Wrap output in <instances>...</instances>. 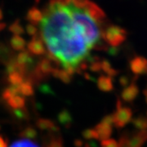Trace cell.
Masks as SVG:
<instances>
[{
	"mask_svg": "<svg viewBox=\"0 0 147 147\" xmlns=\"http://www.w3.org/2000/svg\"><path fill=\"white\" fill-rule=\"evenodd\" d=\"M38 21L50 59L72 75L112 27L105 28L103 11L90 0H52Z\"/></svg>",
	"mask_w": 147,
	"mask_h": 147,
	"instance_id": "1",
	"label": "cell"
},
{
	"mask_svg": "<svg viewBox=\"0 0 147 147\" xmlns=\"http://www.w3.org/2000/svg\"><path fill=\"white\" fill-rule=\"evenodd\" d=\"M147 141V130H142L129 138L130 147H142Z\"/></svg>",
	"mask_w": 147,
	"mask_h": 147,
	"instance_id": "6",
	"label": "cell"
},
{
	"mask_svg": "<svg viewBox=\"0 0 147 147\" xmlns=\"http://www.w3.org/2000/svg\"><path fill=\"white\" fill-rule=\"evenodd\" d=\"M132 124L134 127L139 129L140 131L142 130H147V118L144 116H139L137 117L132 120Z\"/></svg>",
	"mask_w": 147,
	"mask_h": 147,
	"instance_id": "11",
	"label": "cell"
},
{
	"mask_svg": "<svg viewBox=\"0 0 147 147\" xmlns=\"http://www.w3.org/2000/svg\"><path fill=\"white\" fill-rule=\"evenodd\" d=\"M130 68L136 75L147 74V60L143 57H136L131 61Z\"/></svg>",
	"mask_w": 147,
	"mask_h": 147,
	"instance_id": "3",
	"label": "cell"
},
{
	"mask_svg": "<svg viewBox=\"0 0 147 147\" xmlns=\"http://www.w3.org/2000/svg\"><path fill=\"white\" fill-rule=\"evenodd\" d=\"M11 147H38V146L29 139H23L15 142Z\"/></svg>",
	"mask_w": 147,
	"mask_h": 147,
	"instance_id": "15",
	"label": "cell"
},
{
	"mask_svg": "<svg viewBox=\"0 0 147 147\" xmlns=\"http://www.w3.org/2000/svg\"><path fill=\"white\" fill-rule=\"evenodd\" d=\"M60 120L61 121L62 123H69V122H70V115H69V113L67 111H63L62 114L60 115Z\"/></svg>",
	"mask_w": 147,
	"mask_h": 147,
	"instance_id": "22",
	"label": "cell"
},
{
	"mask_svg": "<svg viewBox=\"0 0 147 147\" xmlns=\"http://www.w3.org/2000/svg\"><path fill=\"white\" fill-rule=\"evenodd\" d=\"M119 81H120V84L122 86H123V87H125L126 88L127 85L129 83V80H128V78L127 77V76H122L120 79H119Z\"/></svg>",
	"mask_w": 147,
	"mask_h": 147,
	"instance_id": "24",
	"label": "cell"
},
{
	"mask_svg": "<svg viewBox=\"0 0 147 147\" xmlns=\"http://www.w3.org/2000/svg\"><path fill=\"white\" fill-rule=\"evenodd\" d=\"M132 117V110L129 107L123 106L119 100H118L116 111L113 114L114 125L117 128H121L128 123Z\"/></svg>",
	"mask_w": 147,
	"mask_h": 147,
	"instance_id": "2",
	"label": "cell"
},
{
	"mask_svg": "<svg viewBox=\"0 0 147 147\" xmlns=\"http://www.w3.org/2000/svg\"><path fill=\"white\" fill-rule=\"evenodd\" d=\"M11 46L14 47L16 50H21L22 48H24L25 42H24V40L20 37H14L11 39Z\"/></svg>",
	"mask_w": 147,
	"mask_h": 147,
	"instance_id": "18",
	"label": "cell"
},
{
	"mask_svg": "<svg viewBox=\"0 0 147 147\" xmlns=\"http://www.w3.org/2000/svg\"><path fill=\"white\" fill-rule=\"evenodd\" d=\"M7 103L10 105V107L13 109H21L23 108L25 105V99L23 97V96L21 95H15L9 97L7 100H6Z\"/></svg>",
	"mask_w": 147,
	"mask_h": 147,
	"instance_id": "9",
	"label": "cell"
},
{
	"mask_svg": "<svg viewBox=\"0 0 147 147\" xmlns=\"http://www.w3.org/2000/svg\"><path fill=\"white\" fill-rule=\"evenodd\" d=\"M144 95H145V96H146V103H147V88L144 90Z\"/></svg>",
	"mask_w": 147,
	"mask_h": 147,
	"instance_id": "26",
	"label": "cell"
},
{
	"mask_svg": "<svg viewBox=\"0 0 147 147\" xmlns=\"http://www.w3.org/2000/svg\"><path fill=\"white\" fill-rule=\"evenodd\" d=\"M82 135L86 140H94V139L98 140L97 133L96 132L94 128H88V129L84 130L82 133Z\"/></svg>",
	"mask_w": 147,
	"mask_h": 147,
	"instance_id": "17",
	"label": "cell"
},
{
	"mask_svg": "<svg viewBox=\"0 0 147 147\" xmlns=\"http://www.w3.org/2000/svg\"><path fill=\"white\" fill-rule=\"evenodd\" d=\"M39 69L42 74H48L52 73L54 68L53 67L50 61L48 59H45L39 65Z\"/></svg>",
	"mask_w": 147,
	"mask_h": 147,
	"instance_id": "16",
	"label": "cell"
},
{
	"mask_svg": "<svg viewBox=\"0 0 147 147\" xmlns=\"http://www.w3.org/2000/svg\"><path fill=\"white\" fill-rule=\"evenodd\" d=\"M119 147H130L129 146V137L127 135H123L119 139V142L118 143Z\"/></svg>",
	"mask_w": 147,
	"mask_h": 147,
	"instance_id": "21",
	"label": "cell"
},
{
	"mask_svg": "<svg viewBox=\"0 0 147 147\" xmlns=\"http://www.w3.org/2000/svg\"><path fill=\"white\" fill-rule=\"evenodd\" d=\"M112 125L107 124L104 122L100 121V123L95 127L94 129L96 132L97 133L98 140L104 141L106 139H109L112 133Z\"/></svg>",
	"mask_w": 147,
	"mask_h": 147,
	"instance_id": "5",
	"label": "cell"
},
{
	"mask_svg": "<svg viewBox=\"0 0 147 147\" xmlns=\"http://www.w3.org/2000/svg\"><path fill=\"white\" fill-rule=\"evenodd\" d=\"M23 137H26V139L34 138L36 137V131L32 127H28L23 131Z\"/></svg>",
	"mask_w": 147,
	"mask_h": 147,
	"instance_id": "20",
	"label": "cell"
},
{
	"mask_svg": "<svg viewBox=\"0 0 147 147\" xmlns=\"http://www.w3.org/2000/svg\"><path fill=\"white\" fill-rule=\"evenodd\" d=\"M30 52L35 55H42L45 53V47L42 40L39 38H34L28 45Z\"/></svg>",
	"mask_w": 147,
	"mask_h": 147,
	"instance_id": "8",
	"label": "cell"
},
{
	"mask_svg": "<svg viewBox=\"0 0 147 147\" xmlns=\"http://www.w3.org/2000/svg\"><path fill=\"white\" fill-rule=\"evenodd\" d=\"M101 69L106 73V74L109 76V77H115L118 74V71L115 70V69H113L111 67L110 64L109 63V61H104L101 62Z\"/></svg>",
	"mask_w": 147,
	"mask_h": 147,
	"instance_id": "13",
	"label": "cell"
},
{
	"mask_svg": "<svg viewBox=\"0 0 147 147\" xmlns=\"http://www.w3.org/2000/svg\"><path fill=\"white\" fill-rule=\"evenodd\" d=\"M8 80H9L10 84L11 85H14V86H18L24 81L22 74L18 71H14V72H11V73L9 74Z\"/></svg>",
	"mask_w": 147,
	"mask_h": 147,
	"instance_id": "12",
	"label": "cell"
},
{
	"mask_svg": "<svg viewBox=\"0 0 147 147\" xmlns=\"http://www.w3.org/2000/svg\"><path fill=\"white\" fill-rule=\"evenodd\" d=\"M101 147H119L118 143L114 139H106L100 142Z\"/></svg>",
	"mask_w": 147,
	"mask_h": 147,
	"instance_id": "19",
	"label": "cell"
},
{
	"mask_svg": "<svg viewBox=\"0 0 147 147\" xmlns=\"http://www.w3.org/2000/svg\"><path fill=\"white\" fill-rule=\"evenodd\" d=\"M97 87L102 92H108L112 91L114 88L112 79L108 75H100L97 79Z\"/></svg>",
	"mask_w": 147,
	"mask_h": 147,
	"instance_id": "7",
	"label": "cell"
},
{
	"mask_svg": "<svg viewBox=\"0 0 147 147\" xmlns=\"http://www.w3.org/2000/svg\"><path fill=\"white\" fill-rule=\"evenodd\" d=\"M37 125L39 128L43 130H55L56 127L52 121L47 119H39L37 123Z\"/></svg>",
	"mask_w": 147,
	"mask_h": 147,
	"instance_id": "14",
	"label": "cell"
},
{
	"mask_svg": "<svg viewBox=\"0 0 147 147\" xmlns=\"http://www.w3.org/2000/svg\"><path fill=\"white\" fill-rule=\"evenodd\" d=\"M48 147H63L62 146V143L61 141L58 140H53L49 142Z\"/></svg>",
	"mask_w": 147,
	"mask_h": 147,
	"instance_id": "23",
	"label": "cell"
},
{
	"mask_svg": "<svg viewBox=\"0 0 147 147\" xmlns=\"http://www.w3.org/2000/svg\"><path fill=\"white\" fill-rule=\"evenodd\" d=\"M138 94H139V88L135 83H132L129 86H127L123 90L121 93V97L124 101L131 102L137 98Z\"/></svg>",
	"mask_w": 147,
	"mask_h": 147,
	"instance_id": "4",
	"label": "cell"
},
{
	"mask_svg": "<svg viewBox=\"0 0 147 147\" xmlns=\"http://www.w3.org/2000/svg\"><path fill=\"white\" fill-rule=\"evenodd\" d=\"M0 147H7L6 142H4V140L0 137Z\"/></svg>",
	"mask_w": 147,
	"mask_h": 147,
	"instance_id": "25",
	"label": "cell"
},
{
	"mask_svg": "<svg viewBox=\"0 0 147 147\" xmlns=\"http://www.w3.org/2000/svg\"><path fill=\"white\" fill-rule=\"evenodd\" d=\"M19 93L21 96H32L34 94V89L30 82L23 81L20 85H18Z\"/></svg>",
	"mask_w": 147,
	"mask_h": 147,
	"instance_id": "10",
	"label": "cell"
}]
</instances>
